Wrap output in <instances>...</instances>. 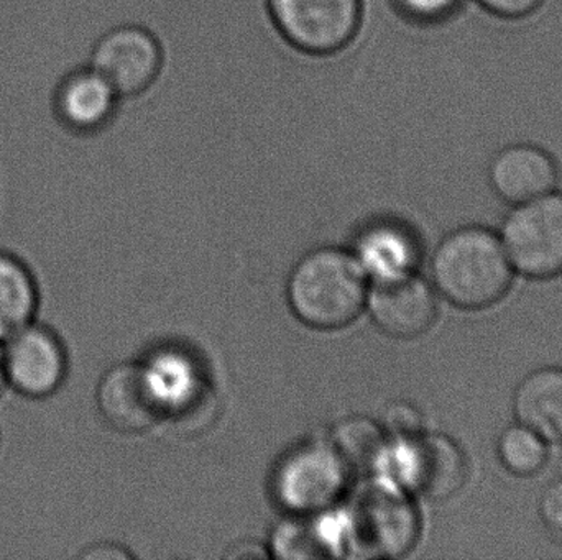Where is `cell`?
<instances>
[{"label":"cell","instance_id":"6da1fadb","mask_svg":"<svg viewBox=\"0 0 562 560\" xmlns=\"http://www.w3.org/2000/svg\"><path fill=\"white\" fill-rule=\"evenodd\" d=\"M367 272L357 255L340 249L306 253L291 270L288 305L297 321L316 331L347 328L366 308Z\"/></svg>","mask_w":562,"mask_h":560},{"label":"cell","instance_id":"7a4b0ae2","mask_svg":"<svg viewBox=\"0 0 562 560\" xmlns=\"http://www.w3.org/2000/svg\"><path fill=\"white\" fill-rule=\"evenodd\" d=\"M514 273L501 237L481 226L452 230L432 255V285L451 305L468 311L502 301Z\"/></svg>","mask_w":562,"mask_h":560},{"label":"cell","instance_id":"3957f363","mask_svg":"<svg viewBox=\"0 0 562 560\" xmlns=\"http://www.w3.org/2000/svg\"><path fill=\"white\" fill-rule=\"evenodd\" d=\"M346 535L359 555L403 558L418 542L422 519L406 490L385 480L357 493L347 512Z\"/></svg>","mask_w":562,"mask_h":560},{"label":"cell","instance_id":"277c9868","mask_svg":"<svg viewBox=\"0 0 562 560\" xmlns=\"http://www.w3.org/2000/svg\"><path fill=\"white\" fill-rule=\"evenodd\" d=\"M382 467L396 485L429 502L452 499L468 482V457L445 434L398 437L395 446H389Z\"/></svg>","mask_w":562,"mask_h":560},{"label":"cell","instance_id":"5b68a950","mask_svg":"<svg viewBox=\"0 0 562 560\" xmlns=\"http://www.w3.org/2000/svg\"><path fill=\"white\" fill-rule=\"evenodd\" d=\"M498 237L515 273L533 279L562 275V194L515 206Z\"/></svg>","mask_w":562,"mask_h":560},{"label":"cell","instance_id":"8992f818","mask_svg":"<svg viewBox=\"0 0 562 560\" xmlns=\"http://www.w3.org/2000/svg\"><path fill=\"white\" fill-rule=\"evenodd\" d=\"M349 466L333 444L311 443L281 459L273 477L277 502L293 516H313L336 505Z\"/></svg>","mask_w":562,"mask_h":560},{"label":"cell","instance_id":"52a82bcc","mask_svg":"<svg viewBox=\"0 0 562 560\" xmlns=\"http://www.w3.org/2000/svg\"><path fill=\"white\" fill-rule=\"evenodd\" d=\"M95 404L102 420L122 434H142L170 414V400L155 367L124 362L98 384Z\"/></svg>","mask_w":562,"mask_h":560},{"label":"cell","instance_id":"ba28073f","mask_svg":"<svg viewBox=\"0 0 562 560\" xmlns=\"http://www.w3.org/2000/svg\"><path fill=\"white\" fill-rule=\"evenodd\" d=\"M270 15L284 39L311 55L346 48L362 25V0H269Z\"/></svg>","mask_w":562,"mask_h":560},{"label":"cell","instance_id":"9c48e42d","mask_svg":"<svg viewBox=\"0 0 562 560\" xmlns=\"http://www.w3.org/2000/svg\"><path fill=\"white\" fill-rule=\"evenodd\" d=\"M89 66L111 82L122 101H127L154 85L164 66V53L148 30L124 23L95 38Z\"/></svg>","mask_w":562,"mask_h":560},{"label":"cell","instance_id":"30bf717a","mask_svg":"<svg viewBox=\"0 0 562 560\" xmlns=\"http://www.w3.org/2000/svg\"><path fill=\"white\" fill-rule=\"evenodd\" d=\"M2 364L7 387L29 398L52 397L68 375L61 339L35 321L2 342Z\"/></svg>","mask_w":562,"mask_h":560},{"label":"cell","instance_id":"8fae6325","mask_svg":"<svg viewBox=\"0 0 562 560\" xmlns=\"http://www.w3.org/2000/svg\"><path fill=\"white\" fill-rule=\"evenodd\" d=\"M366 305L373 324L398 341L422 338L438 318L435 292L415 272L375 278Z\"/></svg>","mask_w":562,"mask_h":560},{"label":"cell","instance_id":"7c38bea8","mask_svg":"<svg viewBox=\"0 0 562 560\" xmlns=\"http://www.w3.org/2000/svg\"><path fill=\"white\" fill-rule=\"evenodd\" d=\"M488 180L501 199L518 206L553 193L560 173L548 151L521 144L512 145L495 155L488 168Z\"/></svg>","mask_w":562,"mask_h":560},{"label":"cell","instance_id":"4fadbf2b","mask_svg":"<svg viewBox=\"0 0 562 560\" xmlns=\"http://www.w3.org/2000/svg\"><path fill=\"white\" fill-rule=\"evenodd\" d=\"M121 95L92 66L68 72L56 89V114L66 127L81 134L102 130L114 121Z\"/></svg>","mask_w":562,"mask_h":560},{"label":"cell","instance_id":"5bb4252c","mask_svg":"<svg viewBox=\"0 0 562 560\" xmlns=\"http://www.w3.org/2000/svg\"><path fill=\"white\" fill-rule=\"evenodd\" d=\"M517 423L530 427L547 443H562V368L531 372L514 393Z\"/></svg>","mask_w":562,"mask_h":560},{"label":"cell","instance_id":"9a60e30c","mask_svg":"<svg viewBox=\"0 0 562 560\" xmlns=\"http://www.w3.org/2000/svg\"><path fill=\"white\" fill-rule=\"evenodd\" d=\"M38 286L29 266L0 252V341L35 321Z\"/></svg>","mask_w":562,"mask_h":560},{"label":"cell","instance_id":"2e32d148","mask_svg":"<svg viewBox=\"0 0 562 560\" xmlns=\"http://www.w3.org/2000/svg\"><path fill=\"white\" fill-rule=\"evenodd\" d=\"M357 259L366 272L383 278L413 273L418 262V250L405 229L395 224H379L360 237Z\"/></svg>","mask_w":562,"mask_h":560},{"label":"cell","instance_id":"e0dca14e","mask_svg":"<svg viewBox=\"0 0 562 560\" xmlns=\"http://www.w3.org/2000/svg\"><path fill=\"white\" fill-rule=\"evenodd\" d=\"M339 533L329 535L324 525L311 523L306 516H294L290 523H283L272 536L273 558L316 559L339 556Z\"/></svg>","mask_w":562,"mask_h":560},{"label":"cell","instance_id":"ac0fdd59","mask_svg":"<svg viewBox=\"0 0 562 560\" xmlns=\"http://www.w3.org/2000/svg\"><path fill=\"white\" fill-rule=\"evenodd\" d=\"M330 444L336 447L349 469H379L389 450L383 427L366 418L342 421L334 431V441Z\"/></svg>","mask_w":562,"mask_h":560},{"label":"cell","instance_id":"d6986e66","mask_svg":"<svg viewBox=\"0 0 562 560\" xmlns=\"http://www.w3.org/2000/svg\"><path fill=\"white\" fill-rule=\"evenodd\" d=\"M547 444V441L530 427L515 423L498 437V460L512 476H537L548 462Z\"/></svg>","mask_w":562,"mask_h":560},{"label":"cell","instance_id":"ffe728a7","mask_svg":"<svg viewBox=\"0 0 562 560\" xmlns=\"http://www.w3.org/2000/svg\"><path fill=\"white\" fill-rule=\"evenodd\" d=\"M403 19L418 25L432 26L454 15L462 0H390Z\"/></svg>","mask_w":562,"mask_h":560},{"label":"cell","instance_id":"44dd1931","mask_svg":"<svg viewBox=\"0 0 562 560\" xmlns=\"http://www.w3.org/2000/svg\"><path fill=\"white\" fill-rule=\"evenodd\" d=\"M538 513L548 535L562 542V477L543 490Z\"/></svg>","mask_w":562,"mask_h":560},{"label":"cell","instance_id":"7402d4cb","mask_svg":"<svg viewBox=\"0 0 562 560\" xmlns=\"http://www.w3.org/2000/svg\"><path fill=\"white\" fill-rule=\"evenodd\" d=\"M386 423L396 437H408L423 433L422 414L409 404H393L386 413Z\"/></svg>","mask_w":562,"mask_h":560},{"label":"cell","instance_id":"603a6c76","mask_svg":"<svg viewBox=\"0 0 562 560\" xmlns=\"http://www.w3.org/2000/svg\"><path fill=\"white\" fill-rule=\"evenodd\" d=\"M475 2L502 19H521L537 12L544 0H475Z\"/></svg>","mask_w":562,"mask_h":560},{"label":"cell","instance_id":"cb8c5ba5","mask_svg":"<svg viewBox=\"0 0 562 560\" xmlns=\"http://www.w3.org/2000/svg\"><path fill=\"white\" fill-rule=\"evenodd\" d=\"M82 559H128L131 555L124 549H119L117 546H91L88 551L82 552Z\"/></svg>","mask_w":562,"mask_h":560},{"label":"cell","instance_id":"d4e9b609","mask_svg":"<svg viewBox=\"0 0 562 560\" xmlns=\"http://www.w3.org/2000/svg\"><path fill=\"white\" fill-rule=\"evenodd\" d=\"M2 342L0 341V395H2L3 388L7 387L5 374H3V364H2Z\"/></svg>","mask_w":562,"mask_h":560},{"label":"cell","instance_id":"484cf974","mask_svg":"<svg viewBox=\"0 0 562 560\" xmlns=\"http://www.w3.org/2000/svg\"><path fill=\"white\" fill-rule=\"evenodd\" d=\"M220 111H221V117H223L224 107L223 108L220 107ZM221 127H223V122H221ZM224 132H226V122H224ZM226 147H227V135H226ZM227 153H229V150H227Z\"/></svg>","mask_w":562,"mask_h":560}]
</instances>
